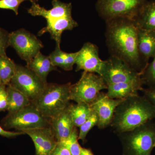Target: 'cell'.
<instances>
[{
	"label": "cell",
	"instance_id": "4fadbf2b",
	"mask_svg": "<svg viewBox=\"0 0 155 155\" xmlns=\"http://www.w3.org/2000/svg\"><path fill=\"white\" fill-rule=\"evenodd\" d=\"M22 132L32 140L36 155H51L58 143L50 126L26 129Z\"/></svg>",
	"mask_w": 155,
	"mask_h": 155
},
{
	"label": "cell",
	"instance_id": "d4e9b609",
	"mask_svg": "<svg viewBox=\"0 0 155 155\" xmlns=\"http://www.w3.org/2000/svg\"><path fill=\"white\" fill-rule=\"evenodd\" d=\"M98 120V119L97 116L96 114L93 111L90 117L79 127L80 129L78 133V140H80L84 142L85 141L87 134L93 127L97 125Z\"/></svg>",
	"mask_w": 155,
	"mask_h": 155
},
{
	"label": "cell",
	"instance_id": "d6986e66",
	"mask_svg": "<svg viewBox=\"0 0 155 155\" xmlns=\"http://www.w3.org/2000/svg\"><path fill=\"white\" fill-rule=\"evenodd\" d=\"M26 67L33 71L45 83L50 72L57 70V67L52 64L49 56L43 54L41 52L26 64Z\"/></svg>",
	"mask_w": 155,
	"mask_h": 155
},
{
	"label": "cell",
	"instance_id": "e0dca14e",
	"mask_svg": "<svg viewBox=\"0 0 155 155\" xmlns=\"http://www.w3.org/2000/svg\"><path fill=\"white\" fill-rule=\"evenodd\" d=\"M46 26L39 31L38 35L41 36L44 34L49 33L52 39L56 42L57 46H60L62 34L67 30H71L77 27L78 24L72 16L63 17L47 22Z\"/></svg>",
	"mask_w": 155,
	"mask_h": 155
},
{
	"label": "cell",
	"instance_id": "30bf717a",
	"mask_svg": "<svg viewBox=\"0 0 155 155\" xmlns=\"http://www.w3.org/2000/svg\"><path fill=\"white\" fill-rule=\"evenodd\" d=\"M101 76L107 85L137 80L142 77L138 72L119 58L111 56L104 61Z\"/></svg>",
	"mask_w": 155,
	"mask_h": 155
},
{
	"label": "cell",
	"instance_id": "9c48e42d",
	"mask_svg": "<svg viewBox=\"0 0 155 155\" xmlns=\"http://www.w3.org/2000/svg\"><path fill=\"white\" fill-rule=\"evenodd\" d=\"M9 46L14 48L26 64L31 61L44 47L41 41L23 28L10 33Z\"/></svg>",
	"mask_w": 155,
	"mask_h": 155
},
{
	"label": "cell",
	"instance_id": "4316f807",
	"mask_svg": "<svg viewBox=\"0 0 155 155\" xmlns=\"http://www.w3.org/2000/svg\"><path fill=\"white\" fill-rule=\"evenodd\" d=\"M66 52L61 51L60 46H56L55 49L50 54L49 57L54 66L63 68Z\"/></svg>",
	"mask_w": 155,
	"mask_h": 155
},
{
	"label": "cell",
	"instance_id": "7c38bea8",
	"mask_svg": "<svg viewBox=\"0 0 155 155\" xmlns=\"http://www.w3.org/2000/svg\"><path fill=\"white\" fill-rule=\"evenodd\" d=\"M124 99H113L106 94L100 92L96 98L90 104L98 117L97 126L104 129L110 125L116 107Z\"/></svg>",
	"mask_w": 155,
	"mask_h": 155
},
{
	"label": "cell",
	"instance_id": "1f68e13d",
	"mask_svg": "<svg viewBox=\"0 0 155 155\" xmlns=\"http://www.w3.org/2000/svg\"><path fill=\"white\" fill-rule=\"evenodd\" d=\"M51 155H71L69 149L61 142H58Z\"/></svg>",
	"mask_w": 155,
	"mask_h": 155
},
{
	"label": "cell",
	"instance_id": "6da1fadb",
	"mask_svg": "<svg viewBox=\"0 0 155 155\" xmlns=\"http://www.w3.org/2000/svg\"><path fill=\"white\" fill-rule=\"evenodd\" d=\"M106 23V42L111 56L124 61L142 74L145 68L138 51V28L134 21L118 19Z\"/></svg>",
	"mask_w": 155,
	"mask_h": 155
},
{
	"label": "cell",
	"instance_id": "44dd1931",
	"mask_svg": "<svg viewBox=\"0 0 155 155\" xmlns=\"http://www.w3.org/2000/svg\"><path fill=\"white\" fill-rule=\"evenodd\" d=\"M7 90L8 95L7 111L8 114L17 112L31 103L28 97L10 84L7 85Z\"/></svg>",
	"mask_w": 155,
	"mask_h": 155
},
{
	"label": "cell",
	"instance_id": "8d00e7d4",
	"mask_svg": "<svg viewBox=\"0 0 155 155\" xmlns=\"http://www.w3.org/2000/svg\"><path fill=\"white\" fill-rule=\"evenodd\" d=\"M34 1H38L39 0H34Z\"/></svg>",
	"mask_w": 155,
	"mask_h": 155
},
{
	"label": "cell",
	"instance_id": "f1b7e54d",
	"mask_svg": "<svg viewBox=\"0 0 155 155\" xmlns=\"http://www.w3.org/2000/svg\"><path fill=\"white\" fill-rule=\"evenodd\" d=\"M25 1V0H0V9L11 10L17 15L18 14L19 6Z\"/></svg>",
	"mask_w": 155,
	"mask_h": 155
},
{
	"label": "cell",
	"instance_id": "7a4b0ae2",
	"mask_svg": "<svg viewBox=\"0 0 155 155\" xmlns=\"http://www.w3.org/2000/svg\"><path fill=\"white\" fill-rule=\"evenodd\" d=\"M155 119V107L138 94L125 99L116 107L110 125L119 134Z\"/></svg>",
	"mask_w": 155,
	"mask_h": 155
},
{
	"label": "cell",
	"instance_id": "277c9868",
	"mask_svg": "<svg viewBox=\"0 0 155 155\" xmlns=\"http://www.w3.org/2000/svg\"><path fill=\"white\" fill-rule=\"evenodd\" d=\"M70 83L47 84L43 91L32 103L45 117L49 119L70 104Z\"/></svg>",
	"mask_w": 155,
	"mask_h": 155
},
{
	"label": "cell",
	"instance_id": "e575fe53",
	"mask_svg": "<svg viewBox=\"0 0 155 155\" xmlns=\"http://www.w3.org/2000/svg\"><path fill=\"white\" fill-rule=\"evenodd\" d=\"M80 155H94L89 149L81 147Z\"/></svg>",
	"mask_w": 155,
	"mask_h": 155
},
{
	"label": "cell",
	"instance_id": "ac0fdd59",
	"mask_svg": "<svg viewBox=\"0 0 155 155\" xmlns=\"http://www.w3.org/2000/svg\"><path fill=\"white\" fill-rule=\"evenodd\" d=\"M137 46L142 61L147 66L148 61L155 55V31L138 28Z\"/></svg>",
	"mask_w": 155,
	"mask_h": 155
},
{
	"label": "cell",
	"instance_id": "8992f818",
	"mask_svg": "<svg viewBox=\"0 0 155 155\" xmlns=\"http://www.w3.org/2000/svg\"><path fill=\"white\" fill-rule=\"evenodd\" d=\"M4 129H15L22 131L26 129L50 127V119L45 117L31 102L21 110L8 114L1 121Z\"/></svg>",
	"mask_w": 155,
	"mask_h": 155
},
{
	"label": "cell",
	"instance_id": "f546056e",
	"mask_svg": "<svg viewBox=\"0 0 155 155\" xmlns=\"http://www.w3.org/2000/svg\"><path fill=\"white\" fill-rule=\"evenodd\" d=\"M77 54L78 52L72 53H66L62 69L66 71H70L73 69V66L75 64Z\"/></svg>",
	"mask_w": 155,
	"mask_h": 155
},
{
	"label": "cell",
	"instance_id": "4dcf8cb0",
	"mask_svg": "<svg viewBox=\"0 0 155 155\" xmlns=\"http://www.w3.org/2000/svg\"><path fill=\"white\" fill-rule=\"evenodd\" d=\"M8 106V95L7 85H0V112L7 110Z\"/></svg>",
	"mask_w": 155,
	"mask_h": 155
},
{
	"label": "cell",
	"instance_id": "2e32d148",
	"mask_svg": "<svg viewBox=\"0 0 155 155\" xmlns=\"http://www.w3.org/2000/svg\"><path fill=\"white\" fill-rule=\"evenodd\" d=\"M143 84L142 77L132 81L109 84L106 94L112 98L125 99L138 95L139 91L143 90Z\"/></svg>",
	"mask_w": 155,
	"mask_h": 155
},
{
	"label": "cell",
	"instance_id": "cb8c5ba5",
	"mask_svg": "<svg viewBox=\"0 0 155 155\" xmlns=\"http://www.w3.org/2000/svg\"><path fill=\"white\" fill-rule=\"evenodd\" d=\"M78 136L77 127H75L69 137L61 141L68 148L71 155H80L82 147L78 143Z\"/></svg>",
	"mask_w": 155,
	"mask_h": 155
},
{
	"label": "cell",
	"instance_id": "d590c367",
	"mask_svg": "<svg viewBox=\"0 0 155 155\" xmlns=\"http://www.w3.org/2000/svg\"><path fill=\"white\" fill-rule=\"evenodd\" d=\"M2 84V81H1V79H0V85H1V84Z\"/></svg>",
	"mask_w": 155,
	"mask_h": 155
},
{
	"label": "cell",
	"instance_id": "484cf974",
	"mask_svg": "<svg viewBox=\"0 0 155 155\" xmlns=\"http://www.w3.org/2000/svg\"><path fill=\"white\" fill-rule=\"evenodd\" d=\"M144 84L148 87L155 86V55L151 63L148 64L142 74Z\"/></svg>",
	"mask_w": 155,
	"mask_h": 155
},
{
	"label": "cell",
	"instance_id": "ba28073f",
	"mask_svg": "<svg viewBox=\"0 0 155 155\" xmlns=\"http://www.w3.org/2000/svg\"><path fill=\"white\" fill-rule=\"evenodd\" d=\"M47 84L26 66L17 64L15 75L10 84L32 102L43 91Z\"/></svg>",
	"mask_w": 155,
	"mask_h": 155
},
{
	"label": "cell",
	"instance_id": "9a60e30c",
	"mask_svg": "<svg viewBox=\"0 0 155 155\" xmlns=\"http://www.w3.org/2000/svg\"><path fill=\"white\" fill-rule=\"evenodd\" d=\"M50 127L58 142L63 141L69 137L75 127L69 106L50 119Z\"/></svg>",
	"mask_w": 155,
	"mask_h": 155
},
{
	"label": "cell",
	"instance_id": "3957f363",
	"mask_svg": "<svg viewBox=\"0 0 155 155\" xmlns=\"http://www.w3.org/2000/svg\"><path fill=\"white\" fill-rule=\"evenodd\" d=\"M118 134L123 148L122 155H151L155 147V121L151 120Z\"/></svg>",
	"mask_w": 155,
	"mask_h": 155
},
{
	"label": "cell",
	"instance_id": "83f0119b",
	"mask_svg": "<svg viewBox=\"0 0 155 155\" xmlns=\"http://www.w3.org/2000/svg\"><path fill=\"white\" fill-rule=\"evenodd\" d=\"M10 33L0 28V57L7 56L6 50L9 46Z\"/></svg>",
	"mask_w": 155,
	"mask_h": 155
},
{
	"label": "cell",
	"instance_id": "7402d4cb",
	"mask_svg": "<svg viewBox=\"0 0 155 155\" xmlns=\"http://www.w3.org/2000/svg\"><path fill=\"white\" fill-rule=\"evenodd\" d=\"M69 111L74 126L79 127L90 117L93 110L89 104L84 103L70 104Z\"/></svg>",
	"mask_w": 155,
	"mask_h": 155
},
{
	"label": "cell",
	"instance_id": "603a6c76",
	"mask_svg": "<svg viewBox=\"0 0 155 155\" xmlns=\"http://www.w3.org/2000/svg\"><path fill=\"white\" fill-rule=\"evenodd\" d=\"M17 64L8 56L0 57V79L3 84L8 85L16 72Z\"/></svg>",
	"mask_w": 155,
	"mask_h": 155
},
{
	"label": "cell",
	"instance_id": "836d02e7",
	"mask_svg": "<svg viewBox=\"0 0 155 155\" xmlns=\"http://www.w3.org/2000/svg\"><path fill=\"white\" fill-rule=\"evenodd\" d=\"M25 134L22 131H10L5 130L2 126H0V136L7 138H14L19 135Z\"/></svg>",
	"mask_w": 155,
	"mask_h": 155
},
{
	"label": "cell",
	"instance_id": "5b68a950",
	"mask_svg": "<svg viewBox=\"0 0 155 155\" xmlns=\"http://www.w3.org/2000/svg\"><path fill=\"white\" fill-rule=\"evenodd\" d=\"M147 2V0H97L96 9L106 22L118 19L134 21Z\"/></svg>",
	"mask_w": 155,
	"mask_h": 155
},
{
	"label": "cell",
	"instance_id": "ffe728a7",
	"mask_svg": "<svg viewBox=\"0 0 155 155\" xmlns=\"http://www.w3.org/2000/svg\"><path fill=\"white\" fill-rule=\"evenodd\" d=\"M134 22L138 28L155 31V0L147 2Z\"/></svg>",
	"mask_w": 155,
	"mask_h": 155
},
{
	"label": "cell",
	"instance_id": "8fae6325",
	"mask_svg": "<svg viewBox=\"0 0 155 155\" xmlns=\"http://www.w3.org/2000/svg\"><path fill=\"white\" fill-rule=\"evenodd\" d=\"M104 61L99 56L98 49L96 45L87 42L78 51L75 60L76 71L83 70L84 72L96 73L101 76Z\"/></svg>",
	"mask_w": 155,
	"mask_h": 155
},
{
	"label": "cell",
	"instance_id": "52a82bcc",
	"mask_svg": "<svg viewBox=\"0 0 155 155\" xmlns=\"http://www.w3.org/2000/svg\"><path fill=\"white\" fill-rule=\"evenodd\" d=\"M107 85L101 76L92 72H84L77 82L71 85L70 101L76 103L91 104Z\"/></svg>",
	"mask_w": 155,
	"mask_h": 155
},
{
	"label": "cell",
	"instance_id": "d6a6232c",
	"mask_svg": "<svg viewBox=\"0 0 155 155\" xmlns=\"http://www.w3.org/2000/svg\"><path fill=\"white\" fill-rule=\"evenodd\" d=\"M143 96L147 99L155 107V86L143 89Z\"/></svg>",
	"mask_w": 155,
	"mask_h": 155
},
{
	"label": "cell",
	"instance_id": "5bb4252c",
	"mask_svg": "<svg viewBox=\"0 0 155 155\" xmlns=\"http://www.w3.org/2000/svg\"><path fill=\"white\" fill-rule=\"evenodd\" d=\"M31 6L28 13L32 16H40L44 18L47 22H51L63 17L72 16V5L71 3H66L60 0H52V8L47 10L37 4L34 0H29Z\"/></svg>",
	"mask_w": 155,
	"mask_h": 155
}]
</instances>
